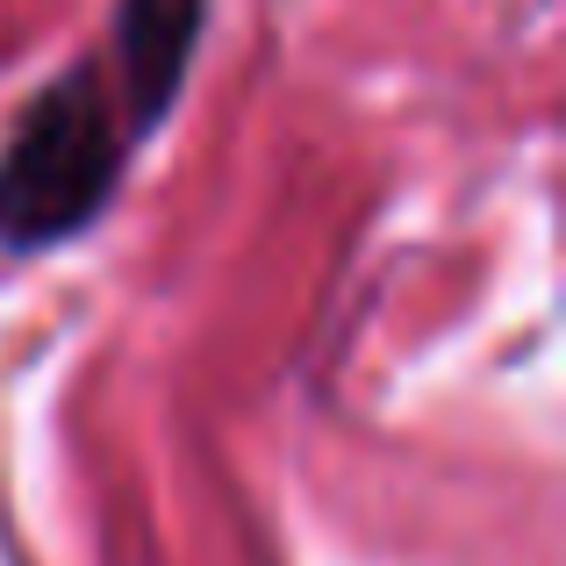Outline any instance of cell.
<instances>
[{
  "instance_id": "1",
  "label": "cell",
  "mask_w": 566,
  "mask_h": 566,
  "mask_svg": "<svg viewBox=\"0 0 566 566\" xmlns=\"http://www.w3.org/2000/svg\"><path fill=\"white\" fill-rule=\"evenodd\" d=\"M123 158L129 129L101 57H80L57 80H43L0 137V251L29 259V251L72 244L115 201Z\"/></svg>"
},
{
  "instance_id": "2",
  "label": "cell",
  "mask_w": 566,
  "mask_h": 566,
  "mask_svg": "<svg viewBox=\"0 0 566 566\" xmlns=\"http://www.w3.org/2000/svg\"><path fill=\"white\" fill-rule=\"evenodd\" d=\"M201 29H208V0H115V43L101 57V72L115 86L129 144H144L172 115Z\"/></svg>"
}]
</instances>
